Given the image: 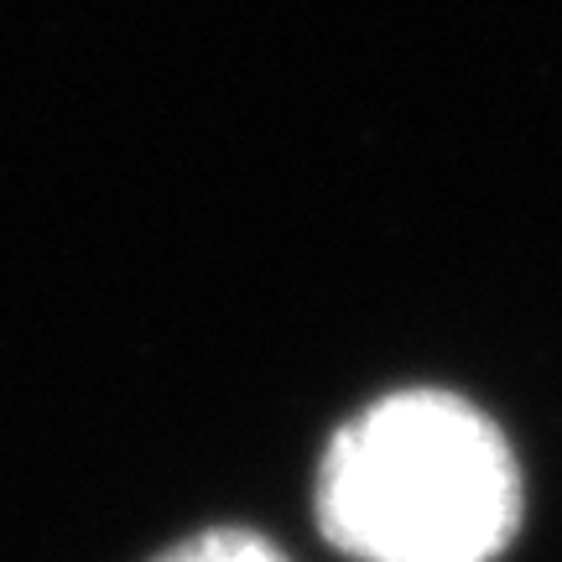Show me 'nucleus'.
Instances as JSON below:
<instances>
[{
    "instance_id": "nucleus-1",
    "label": "nucleus",
    "mask_w": 562,
    "mask_h": 562,
    "mask_svg": "<svg viewBox=\"0 0 562 562\" xmlns=\"http://www.w3.org/2000/svg\"><path fill=\"white\" fill-rule=\"evenodd\" d=\"M521 495L505 432L438 385L360 406L313 484L323 537L355 562H495L521 531Z\"/></svg>"
},
{
    "instance_id": "nucleus-2",
    "label": "nucleus",
    "mask_w": 562,
    "mask_h": 562,
    "mask_svg": "<svg viewBox=\"0 0 562 562\" xmlns=\"http://www.w3.org/2000/svg\"><path fill=\"white\" fill-rule=\"evenodd\" d=\"M151 562H286L281 547H271L261 531H240V526H214L199 537H182L172 542L161 558Z\"/></svg>"
}]
</instances>
